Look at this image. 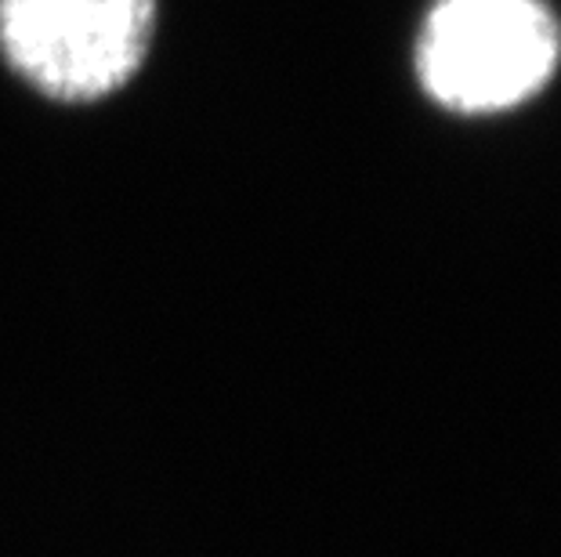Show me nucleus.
<instances>
[{
  "mask_svg": "<svg viewBox=\"0 0 561 557\" xmlns=\"http://www.w3.org/2000/svg\"><path fill=\"white\" fill-rule=\"evenodd\" d=\"M558 30L540 0H442L421 33V80L463 113L507 109L543 84Z\"/></svg>",
  "mask_w": 561,
  "mask_h": 557,
  "instance_id": "nucleus-1",
  "label": "nucleus"
},
{
  "mask_svg": "<svg viewBox=\"0 0 561 557\" xmlns=\"http://www.w3.org/2000/svg\"><path fill=\"white\" fill-rule=\"evenodd\" d=\"M152 40V0H0V47L33 88L66 102L113 94Z\"/></svg>",
  "mask_w": 561,
  "mask_h": 557,
  "instance_id": "nucleus-2",
  "label": "nucleus"
}]
</instances>
